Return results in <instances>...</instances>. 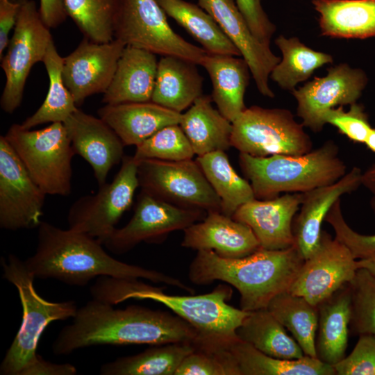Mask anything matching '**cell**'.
I'll list each match as a JSON object with an SVG mask.
<instances>
[{"instance_id":"obj_12","label":"cell","mask_w":375,"mask_h":375,"mask_svg":"<svg viewBox=\"0 0 375 375\" xmlns=\"http://www.w3.org/2000/svg\"><path fill=\"white\" fill-rule=\"evenodd\" d=\"M53 41L49 28L42 19L33 0L22 7L14 32L1 59L6 81L0 100L1 109L12 113L21 104L24 86L32 67L42 62Z\"/></svg>"},{"instance_id":"obj_29","label":"cell","mask_w":375,"mask_h":375,"mask_svg":"<svg viewBox=\"0 0 375 375\" xmlns=\"http://www.w3.org/2000/svg\"><path fill=\"white\" fill-rule=\"evenodd\" d=\"M212 101L211 96L202 94L181 114L179 125L198 156L231 147L232 122L213 108Z\"/></svg>"},{"instance_id":"obj_11","label":"cell","mask_w":375,"mask_h":375,"mask_svg":"<svg viewBox=\"0 0 375 375\" xmlns=\"http://www.w3.org/2000/svg\"><path fill=\"white\" fill-rule=\"evenodd\" d=\"M142 191L172 204L206 212L220 211L222 203L197 160L138 161Z\"/></svg>"},{"instance_id":"obj_17","label":"cell","mask_w":375,"mask_h":375,"mask_svg":"<svg viewBox=\"0 0 375 375\" xmlns=\"http://www.w3.org/2000/svg\"><path fill=\"white\" fill-rule=\"evenodd\" d=\"M125 47L117 39L101 43L85 38L63 58V81L77 106L88 97L106 92Z\"/></svg>"},{"instance_id":"obj_1","label":"cell","mask_w":375,"mask_h":375,"mask_svg":"<svg viewBox=\"0 0 375 375\" xmlns=\"http://www.w3.org/2000/svg\"><path fill=\"white\" fill-rule=\"evenodd\" d=\"M112 306L92 299L78 308L72 322L58 333L52 352L62 356L94 345H160L197 338L196 330L176 314L138 305Z\"/></svg>"},{"instance_id":"obj_31","label":"cell","mask_w":375,"mask_h":375,"mask_svg":"<svg viewBox=\"0 0 375 375\" xmlns=\"http://www.w3.org/2000/svg\"><path fill=\"white\" fill-rule=\"evenodd\" d=\"M167 16L182 26L207 53L242 56L220 26L198 4L184 0H157Z\"/></svg>"},{"instance_id":"obj_21","label":"cell","mask_w":375,"mask_h":375,"mask_svg":"<svg viewBox=\"0 0 375 375\" xmlns=\"http://www.w3.org/2000/svg\"><path fill=\"white\" fill-rule=\"evenodd\" d=\"M362 172L354 167L336 182L302 193L300 212L293 220L294 246L305 260L317 249L322 225L334 203L362 185Z\"/></svg>"},{"instance_id":"obj_14","label":"cell","mask_w":375,"mask_h":375,"mask_svg":"<svg viewBox=\"0 0 375 375\" xmlns=\"http://www.w3.org/2000/svg\"><path fill=\"white\" fill-rule=\"evenodd\" d=\"M46 195L1 135L0 227L10 231L38 228L42 222Z\"/></svg>"},{"instance_id":"obj_32","label":"cell","mask_w":375,"mask_h":375,"mask_svg":"<svg viewBox=\"0 0 375 375\" xmlns=\"http://www.w3.org/2000/svg\"><path fill=\"white\" fill-rule=\"evenodd\" d=\"M193 342L155 345L144 351L119 357L101 365L103 375H174L185 358L195 351Z\"/></svg>"},{"instance_id":"obj_10","label":"cell","mask_w":375,"mask_h":375,"mask_svg":"<svg viewBox=\"0 0 375 375\" xmlns=\"http://www.w3.org/2000/svg\"><path fill=\"white\" fill-rule=\"evenodd\" d=\"M122 162L110 183L99 185L96 194L81 197L71 206L67 215L69 229L86 234L102 244L116 228L140 187L138 161L133 156H124Z\"/></svg>"},{"instance_id":"obj_48","label":"cell","mask_w":375,"mask_h":375,"mask_svg":"<svg viewBox=\"0 0 375 375\" xmlns=\"http://www.w3.org/2000/svg\"><path fill=\"white\" fill-rule=\"evenodd\" d=\"M358 269H365L375 277V253L356 260Z\"/></svg>"},{"instance_id":"obj_35","label":"cell","mask_w":375,"mask_h":375,"mask_svg":"<svg viewBox=\"0 0 375 375\" xmlns=\"http://www.w3.org/2000/svg\"><path fill=\"white\" fill-rule=\"evenodd\" d=\"M267 308L292 333L305 356L317 358V306L301 296L285 291L274 297Z\"/></svg>"},{"instance_id":"obj_6","label":"cell","mask_w":375,"mask_h":375,"mask_svg":"<svg viewBox=\"0 0 375 375\" xmlns=\"http://www.w3.org/2000/svg\"><path fill=\"white\" fill-rule=\"evenodd\" d=\"M3 276L17 289L22 307L21 326L0 365L1 375H24L37 360L39 340L49 324L72 318L78 310L73 300L49 301L36 292L35 276L14 254L1 257Z\"/></svg>"},{"instance_id":"obj_26","label":"cell","mask_w":375,"mask_h":375,"mask_svg":"<svg viewBox=\"0 0 375 375\" xmlns=\"http://www.w3.org/2000/svg\"><path fill=\"white\" fill-rule=\"evenodd\" d=\"M239 57L206 53L200 63L211 80L212 101L231 122L247 108L244 99L251 74L246 60Z\"/></svg>"},{"instance_id":"obj_49","label":"cell","mask_w":375,"mask_h":375,"mask_svg":"<svg viewBox=\"0 0 375 375\" xmlns=\"http://www.w3.org/2000/svg\"><path fill=\"white\" fill-rule=\"evenodd\" d=\"M364 144L369 150L375 153V127H372Z\"/></svg>"},{"instance_id":"obj_23","label":"cell","mask_w":375,"mask_h":375,"mask_svg":"<svg viewBox=\"0 0 375 375\" xmlns=\"http://www.w3.org/2000/svg\"><path fill=\"white\" fill-rule=\"evenodd\" d=\"M158 62L156 54L126 46L102 101L110 105L151 101Z\"/></svg>"},{"instance_id":"obj_36","label":"cell","mask_w":375,"mask_h":375,"mask_svg":"<svg viewBox=\"0 0 375 375\" xmlns=\"http://www.w3.org/2000/svg\"><path fill=\"white\" fill-rule=\"evenodd\" d=\"M49 76V90L40 107L21 124L24 129L48 123H64L78 108L62 78L63 58L57 51L53 40L43 59Z\"/></svg>"},{"instance_id":"obj_30","label":"cell","mask_w":375,"mask_h":375,"mask_svg":"<svg viewBox=\"0 0 375 375\" xmlns=\"http://www.w3.org/2000/svg\"><path fill=\"white\" fill-rule=\"evenodd\" d=\"M226 347L240 375H335L332 365L317 358L308 356L292 360L274 358L239 338Z\"/></svg>"},{"instance_id":"obj_27","label":"cell","mask_w":375,"mask_h":375,"mask_svg":"<svg viewBox=\"0 0 375 375\" xmlns=\"http://www.w3.org/2000/svg\"><path fill=\"white\" fill-rule=\"evenodd\" d=\"M197 64L184 58L165 56L158 62L151 101L181 113L203 94V78Z\"/></svg>"},{"instance_id":"obj_41","label":"cell","mask_w":375,"mask_h":375,"mask_svg":"<svg viewBox=\"0 0 375 375\" xmlns=\"http://www.w3.org/2000/svg\"><path fill=\"white\" fill-rule=\"evenodd\" d=\"M371 206L375 212V196L371 200ZM325 220L335 231V238L345 244L356 259L368 257L375 253V234L361 235L354 231L345 222L338 200L328 212Z\"/></svg>"},{"instance_id":"obj_2","label":"cell","mask_w":375,"mask_h":375,"mask_svg":"<svg viewBox=\"0 0 375 375\" xmlns=\"http://www.w3.org/2000/svg\"><path fill=\"white\" fill-rule=\"evenodd\" d=\"M35 253L25 265L35 278L56 279L70 285L84 286L100 276L144 278L193 294V288L158 271L130 265L110 256L97 239L72 229L63 230L42 221L38 227Z\"/></svg>"},{"instance_id":"obj_38","label":"cell","mask_w":375,"mask_h":375,"mask_svg":"<svg viewBox=\"0 0 375 375\" xmlns=\"http://www.w3.org/2000/svg\"><path fill=\"white\" fill-rule=\"evenodd\" d=\"M122 0H64L70 17L85 38L97 42L114 40V26Z\"/></svg>"},{"instance_id":"obj_4","label":"cell","mask_w":375,"mask_h":375,"mask_svg":"<svg viewBox=\"0 0 375 375\" xmlns=\"http://www.w3.org/2000/svg\"><path fill=\"white\" fill-rule=\"evenodd\" d=\"M305 259L294 245L282 250L260 248L239 258H224L210 250L197 251L188 277L199 285L220 281L240 294V308L251 312L267 308L278 294L289 291Z\"/></svg>"},{"instance_id":"obj_20","label":"cell","mask_w":375,"mask_h":375,"mask_svg":"<svg viewBox=\"0 0 375 375\" xmlns=\"http://www.w3.org/2000/svg\"><path fill=\"white\" fill-rule=\"evenodd\" d=\"M63 124L75 154L91 166L99 186L106 183L111 168L124 157L122 140L100 117L79 109Z\"/></svg>"},{"instance_id":"obj_37","label":"cell","mask_w":375,"mask_h":375,"mask_svg":"<svg viewBox=\"0 0 375 375\" xmlns=\"http://www.w3.org/2000/svg\"><path fill=\"white\" fill-rule=\"evenodd\" d=\"M275 44L281 51L282 58L269 78L283 90L292 92L299 83L308 80L317 69L333 61L330 54L312 49L296 37L279 35Z\"/></svg>"},{"instance_id":"obj_7","label":"cell","mask_w":375,"mask_h":375,"mask_svg":"<svg viewBox=\"0 0 375 375\" xmlns=\"http://www.w3.org/2000/svg\"><path fill=\"white\" fill-rule=\"evenodd\" d=\"M29 174L46 194L68 196L72 191V160L75 155L62 122L39 130L12 124L5 135Z\"/></svg>"},{"instance_id":"obj_3","label":"cell","mask_w":375,"mask_h":375,"mask_svg":"<svg viewBox=\"0 0 375 375\" xmlns=\"http://www.w3.org/2000/svg\"><path fill=\"white\" fill-rule=\"evenodd\" d=\"M138 279L100 276L90 287V294L111 305L131 299L160 303L196 330L198 335L193 342L204 344L226 346L237 340V328L249 313L227 303L233 290L226 284H219L209 293L178 296Z\"/></svg>"},{"instance_id":"obj_43","label":"cell","mask_w":375,"mask_h":375,"mask_svg":"<svg viewBox=\"0 0 375 375\" xmlns=\"http://www.w3.org/2000/svg\"><path fill=\"white\" fill-rule=\"evenodd\" d=\"M333 367L335 375H375V337L359 335L351 353Z\"/></svg>"},{"instance_id":"obj_28","label":"cell","mask_w":375,"mask_h":375,"mask_svg":"<svg viewBox=\"0 0 375 375\" xmlns=\"http://www.w3.org/2000/svg\"><path fill=\"white\" fill-rule=\"evenodd\" d=\"M323 36L375 37V0H312Z\"/></svg>"},{"instance_id":"obj_40","label":"cell","mask_w":375,"mask_h":375,"mask_svg":"<svg viewBox=\"0 0 375 375\" xmlns=\"http://www.w3.org/2000/svg\"><path fill=\"white\" fill-rule=\"evenodd\" d=\"M351 315L349 333L375 337V277L365 269H358L349 282Z\"/></svg>"},{"instance_id":"obj_34","label":"cell","mask_w":375,"mask_h":375,"mask_svg":"<svg viewBox=\"0 0 375 375\" xmlns=\"http://www.w3.org/2000/svg\"><path fill=\"white\" fill-rule=\"evenodd\" d=\"M197 162L221 200V212L231 217L243 204L256 199L251 184L240 177L224 151L199 156Z\"/></svg>"},{"instance_id":"obj_5","label":"cell","mask_w":375,"mask_h":375,"mask_svg":"<svg viewBox=\"0 0 375 375\" xmlns=\"http://www.w3.org/2000/svg\"><path fill=\"white\" fill-rule=\"evenodd\" d=\"M239 162L255 198L260 200L275 198L281 192L303 193L333 183L347 169L332 140L302 155L254 157L240 153Z\"/></svg>"},{"instance_id":"obj_15","label":"cell","mask_w":375,"mask_h":375,"mask_svg":"<svg viewBox=\"0 0 375 375\" xmlns=\"http://www.w3.org/2000/svg\"><path fill=\"white\" fill-rule=\"evenodd\" d=\"M368 78L365 72L341 63L328 69L326 76L315 77L292 92L297 101V114L302 124L315 133L325 125L322 115L336 106L356 103L365 88Z\"/></svg>"},{"instance_id":"obj_8","label":"cell","mask_w":375,"mask_h":375,"mask_svg":"<svg viewBox=\"0 0 375 375\" xmlns=\"http://www.w3.org/2000/svg\"><path fill=\"white\" fill-rule=\"evenodd\" d=\"M231 147L254 157L302 155L312 150L310 137L284 108H247L233 122Z\"/></svg>"},{"instance_id":"obj_25","label":"cell","mask_w":375,"mask_h":375,"mask_svg":"<svg viewBox=\"0 0 375 375\" xmlns=\"http://www.w3.org/2000/svg\"><path fill=\"white\" fill-rule=\"evenodd\" d=\"M316 357L333 366L346 356L351 315V291L344 284L318 305Z\"/></svg>"},{"instance_id":"obj_46","label":"cell","mask_w":375,"mask_h":375,"mask_svg":"<svg viewBox=\"0 0 375 375\" xmlns=\"http://www.w3.org/2000/svg\"><path fill=\"white\" fill-rule=\"evenodd\" d=\"M39 10L42 21L49 28L57 27L67 17L64 0H40Z\"/></svg>"},{"instance_id":"obj_39","label":"cell","mask_w":375,"mask_h":375,"mask_svg":"<svg viewBox=\"0 0 375 375\" xmlns=\"http://www.w3.org/2000/svg\"><path fill=\"white\" fill-rule=\"evenodd\" d=\"M194 151L179 124L163 127L136 147L134 158L180 161L192 159Z\"/></svg>"},{"instance_id":"obj_47","label":"cell","mask_w":375,"mask_h":375,"mask_svg":"<svg viewBox=\"0 0 375 375\" xmlns=\"http://www.w3.org/2000/svg\"><path fill=\"white\" fill-rule=\"evenodd\" d=\"M362 185L375 196V165L372 166L362 174Z\"/></svg>"},{"instance_id":"obj_42","label":"cell","mask_w":375,"mask_h":375,"mask_svg":"<svg viewBox=\"0 0 375 375\" xmlns=\"http://www.w3.org/2000/svg\"><path fill=\"white\" fill-rule=\"evenodd\" d=\"M324 124H330L356 143L364 144L372 126L364 107L357 103L345 111L342 106L326 110L322 115Z\"/></svg>"},{"instance_id":"obj_18","label":"cell","mask_w":375,"mask_h":375,"mask_svg":"<svg viewBox=\"0 0 375 375\" xmlns=\"http://www.w3.org/2000/svg\"><path fill=\"white\" fill-rule=\"evenodd\" d=\"M198 5L210 14L223 32L240 51L247 62L260 94L273 98L269 85V75L281 58L261 43L251 32L235 0H197Z\"/></svg>"},{"instance_id":"obj_9","label":"cell","mask_w":375,"mask_h":375,"mask_svg":"<svg viewBox=\"0 0 375 375\" xmlns=\"http://www.w3.org/2000/svg\"><path fill=\"white\" fill-rule=\"evenodd\" d=\"M114 39L162 56L184 58L199 65L207 53L177 34L157 0H122Z\"/></svg>"},{"instance_id":"obj_22","label":"cell","mask_w":375,"mask_h":375,"mask_svg":"<svg viewBox=\"0 0 375 375\" xmlns=\"http://www.w3.org/2000/svg\"><path fill=\"white\" fill-rule=\"evenodd\" d=\"M181 246L210 250L224 258H239L260 248L251 228L220 211L208 212L205 218L183 230Z\"/></svg>"},{"instance_id":"obj_33","label":"cell","mask_w":375,"mask_h":375,"mask_svg":"<svg viewBox=\"0 0 375 375\" xmlns=\"http://www.w3.org/2000/svg\"><path fill=\"white\" fill-rule=\"evenodd\" d=\"M267 308L249 312L237 328L238 338L261 352L281 359H298L304 353L299 344Z\"/></svg>"},{"instance_id":"obj_45","label":"cell","mask_w":375,"mask_h":375,"mask_svg":"<svg viewBox=\"0 0 375 375\" xmlns=\"http://www.w3.org/2000/svg\"><path fill=\"white\" fill-rule=\"evenodd\" d=\"M75 366L69 363L56 364L39 355L37 360L24 372V375H74Z\"/></svg>"},{"instance_id":"obj_44","label":"cell","mask_w":375,"mask_h":375,"mask_svg":"<svg viewBox=\"0 0 375 375\" xmlns=\"http://www.w3.org/2000/svg\"><path fill=\"white\" fill-rule=\"evenodd\" d=\"M26 0H0V59L9 43V33L15 26L22 6Z\"/></svg>"},{"instance_id":"obj_24","label":"cell","mask_w":375,"mask_h":375,"mask_svg":"<svg viewBox=\"0 0 375 375\" xmlns=\"http://www.w3.org/2000/svg\"><path fill=\"white\" fill-rule=\"evenodd\" d=\"M97 113L125 146L135 147L163 127L179 124L182 114L152 101L106 104Z\"/></svg>"},{"instance_id":"obj_13","label":"cell","mask_w":375,"mask_h":375,"mask_svg":"<svg viewBox=\"0 0 375 375\" xmlns=\"http://www.w3.org/2000/svg\"><path fill=\"white\" fill-rule=\"evenodd\" d=\"M207 212L181 207L141 190L129 222L115 228L102 244L110 252L122 254L142 242L158 243L169 233L184 230L203 220Z\"/></svg>"},{"instance_id":"obj_19","label":"cell","mask_w":375,"mask_h":375,"mask_svg":"<svg viewBox=\"0 0 375 375\" xmlns=\"http://www.w3.org/2000/svg\"><path fill=\"white\" fill-rule=\"evenodd\" d=\"M301 201L300 192L265 200L253 199L241 206L232 217L251 228L260 248L285 249L294 245L292 223Z\"/></svg>"},{"instance_id":"obj_16","label":"cell","mask_w":375,"mask_h":375,"mask_svg":"<svg viewBox=\"0 0 375 375\" xmlns=\"http://www.w3.org/2000/svg\"><path fill=\"white\" fill-rule=\"evenodd\" d=\"M358 269L349 249L322 231L317 249L305 260L289 292L317 306L349 283Z\"/></svg>"}]
</instances>
